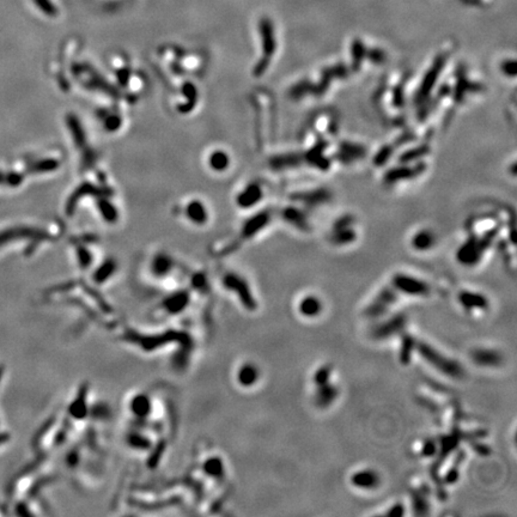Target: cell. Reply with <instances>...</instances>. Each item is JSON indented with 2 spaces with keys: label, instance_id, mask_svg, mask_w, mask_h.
Returning a JSON list of instances; mask_svg holds the SVG:
<instances>
[{
  "label": "cell",
  "instance_id": "cell-4",
  "mask_svg": "<svg viewBox=\"0 0 517 517\" xmlns=\"http://www.w3.org/2000/svg\"><path fill=\"white\" fill-rule=\"evenodd\" d=\"M406 324V318L403 315H397L394 316L389 320H387L385 322H382L381 325H378L372 332V337L375 339L383 340L388 339V338L395 336V334L400 333L403 330Z\"/></svg>",
  "mask_w": 517,
  "mask_h": 517
},
{
  "label": "cell",
  "instance_id": "cell-9",
  "mask_svg": "<svg viewBox=\"0 0 517 517\" xmlns=\"http://www.w3.org/2000/svg\"><path fill=\"white\" fill-rule=\"evenodd\" d=\"M322 310V303L318 297L308 296L300 303V313L306 318H315Z\"/></svg>",
  "mask_w": 517,
  "mask_h": 517
},
{
  "label": "cell",
  "instance_id": "cell-18",
  "mask_svg": "<svg viewBox=\"0 0 517 517\" xmlns=\"http://www.w3.org/2000/svg\"><path fill=\"white\" fill-rule=\"evenodd\" d=\"M424 450H425V451H424V453H425V455H427V456L433 455V454H435V450H436L435 444H433L432 442H427V443L425 444V447H424Z\"/></svg>",
  "mask_w": 517,
  "mask_h": 517
},
{
  "label": "cell",
  "instance_id": "cell-12",
  "mask_svg": "<svg viewBox=\"0 0 517 517\" xmlns=\"http://www.w3.org/2000/svg\"><path fill=\"white\" fill-rule=\"evenodd\" d=\"M260 196H261V190H260V188H258L256 186H250L248 187L247 190H244L243 194L241 195V198L238 199L241 202V204L246 205V206H250L253 205L254 202H256V200L260 199Z\"/></svg>",
  "mask_w": 517,
  "mask_h": 517
},
{
  "label": "cell",
  "instance_id": "cell-13",
  "mask_svg": "<svg viewBox=\"0 0 517 517\" xmlns=\"http://www.w3.org/2000/svg\"><path fill=\"white\" fill-rule=\"evenodd\" d=\"M433 243V237L430 232L427 231H421L414 237L413 240V246L419 250H425L427 248H430Z\"/></svg>",
  "mask_w": 517,
  "mask_h": 517
},
{
  "label": "cell",
  "instance_id": "cell-15",
  "mask_svg": "<svg viewBox=\"0 0 517 517\" xmlns=\"http://www.w3.org/2000/svg\"><path fill=\"white\" fill-rule=\"evenodd\" d=\"M188 213H189V217L192 218L194 222H198V223L204 222L205 212H204V208H202L199 204L190 205L189 207H188Z\"/></svg>",
  "mask_w": 517,
  "mask_h": 517
},
{
  "label": "cell",
  "instance_id": "cell-5",
  "mask_svg": "<svg viewBox=\"0 0 517 517\" xmlns=\"http://www.w3.org/2000/svg\"><path fill=\"white\" fill-rule=\"evenodd\" d=\"M351 483L358 489L372 490L379 485V477L376 472L365 469V471H359L352 475Z\"/></svg>",
  "mask_w": 517,
  "mask_h": 517
},
{
  "label": "cell",
  "instance_id": "cell-16",
  "mask_svg": "<svg viewBox=\"0 0 517 517\" xmlns=\"http://www.w3.org/2000/svg\"><path fill=\"white\" fill-rule=\"evenodd\" d=\"M210 162L216 169H223L225 168L226 164H228V158H226L223 152H214V155L212 156Z\"/></svg>",
  "mask_w": 517,
  "mask_h": 517
},
{
  "label": "cell",
  "instance_id": "cell-6",
  "mask_svg": "<svg viewBox=\"0 0 517 517\" xmlns=\"http://www.w3.org/2000/svg\"><path fill=\"white\" fill-rule=\"evenodd\" d=\"M338 396L337 387L332 385L330 382L327 383L318 385V390L315 394V403L319 407L325 408L328 407Z\"/></svg>",
  "mask_w": 517,
  "mask_h": 517
},
{
  "label": "cell",
  "instance_id": "cell-2",
  "mask_svg": "<svg viewBox=\"0 0 517 517\" xmlns=\"http://www.w3.org/2000/svg\"><path fill=\"white\" fill-rule=\"evenodd\" d=\"M399 294L400 291L393 285V284L385 286V288L376 296L375 300L367 306L365 312H364L366 318H379V316L383 315L384 313H387L388 309L399 300Z\"/></svg>",
  "mask_w": 517,
  "mask_h": 517
},
{
  "label": "cell",
  "instance_id": "cell-1",
  "mask_svg": "<svg viewBox=\"0 0 517 517\" xmlns=\"http://www.w3.org/2000/svg\"><path fill=\"white\" fill-rule=\"evenodd\" d=\"M414 349H417L420 357H423L430 365H432L448 377L460 379L465 376V369L461 366V364L439 353L437 349L433 348L429 344L414 340Z\"/></svg>",
  "mask_w": 517,
  "mask_h": 517
},
{
  "label": "cell",
  "instance_id": "cell-11",
  "mask_svg": "<svg viewBox=\"0 0 517 517\" xmlns=\"http://www.w3.org/2000/svg\"><path fill=\"white\" fill-rule=\"evenodd\" d=\"M258 379V370L253 365H246L242 367L240 372V381L243 385H252Z\"/></svg>",
  "mask_w": 517,
  "mask_h": 517
},
{
  "label": "cell",
  "instance_id": "cell-7",
  "mask_svg": "<svg viewBox=\"0 0 517 517\" xmlns=\"http://www.w3.org/2000/svg\"><path fill=\"white\" fill-rule=\"evenodd\" d=\"M473 359L478 365L497 366L501 364L502 355L492 349H477L473 352Z\"/></svg>",
  "mask_w": 517,
  "mask_h": 517
},
{
  "label": "cell",
  "instance_id": "cell-3",
  "mask_svg": "<svg viewBox=\"0 0 517 517\" xmlns=\"http://www.w3.org/2000/svg\"><path fill=\"white\" fill-rule=\"evenodd\" d=\"M391 284L399 290L400 294L409 296H426L430 294V286L425 282L406 274H396Z\"/></svg>",
  "mask_w": 517,
  "mask_h": 517
},
{
  "label": "cell",
  "instance_id": "cell-8",
  "mask_svg": "<svg viewBox=\"0 0 517 517\" xmlns=\"http://www.w3.org/2000/svg\"><path fill=\"white\" fill-rule=\"evenodd\" d=\"M459 300L466 309H485L489 302L483 295L465 291L459 296Z\"/></svg>",
  "mask_w": 517,
  "mask_h": 517
},
{
  "label": "cell",
  "instance_id": "cell-10",
  "mask_svg": "<svg viewBox=\"0 0 517 517\" xmlns=\"http://www.w3.org/2000/svg\"><path fill=\"white\" fill-rule=\"evenodd\" d=\"M414 338L409 336L402 337L401 348H400V359L403 364H407L411 359L412 351L414 349Z\"/></svg>",
  "mask_w": 517,
  "mask_h": 517
},
{
  "label": "cell",
  "instance_id": "cell-17",
  "mask_svg": "<svg viewBox=\"0 0 517 517\" xmlns=\"http://www.w3.org/2000/svg\"><path fill=\"white\" fill-rule=\"evenodd\" d=\"M403 514H405V508H403L402 504H396L394 505L391 509L388 511L387 515L388 516H391V517H399V516H402Z\"/></svg>",
  "mask_w": 517,
  "mask_h": 517
},
{
  "label": "cell",
  "instance_id": "cell-14",
  "mask_svg": "<svg viewBox=\"0 0 517 517\" xmlns=\"http://www.w3.org/2000/svg\"><path fill=\"white\" fill-rule=\"evenodd\" d=\"M331 372H332V367L330 365H325V366L320 367L318 371H316L315 376H314V382H315V384L321 385V384L327 383V382H330Z\"/></svg>",
  "mask_w": 517,
  "mask_h": 517
}]
</instances>
